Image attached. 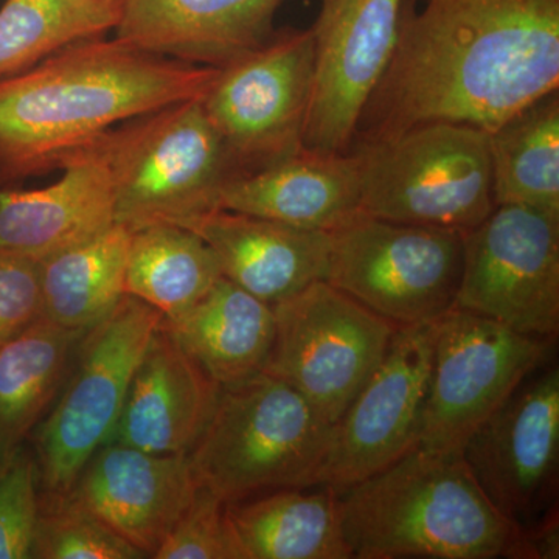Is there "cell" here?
<instances>
[{
  "mask_svg": "<svg viewBox=\"0 0 559 559\" xmlns=\"http://www.w3.org/2000/svg\"><path fill=\"white\" fill-rule=\"evenodd\" d=\"M558 87L559 0H406L353 145L439 121L491 132Z\"/></svg>",
  "mask_w": 559,
  "mask_h": 559,
  "instance_id": "6da1fadb",
  "label": "cell"
},
{
  "mask_svg": "<svg viewBox=\"0 0 559 559\" xmlns=\"http://www.w3.org/2000/svg\"><path fill=\"white\" fill-rule=\"evenodd\" d=\"M218 72L100 36L0 80V187L60 170L124 121L204 97Z\"/></svg>",
  "mask_w": 559,
  "mask_h": 559,
  "instance_id": "7a4b0ae2",
  "label": "cell"
},
{
  "mask_svg": "<svg viewBox=\"0 0 559 559\" xmlns=\"http://www.w3.org/2000/svg\"><path fill=\"white\" fill-rule=\"evenodd\" d=\"M355 559L525 558L524 530L485 495L462 452L417 447L337 491Z\"/></svg>",
  "mask_w": 559,
  "mask_h": 559,
  "instance_id": "3957f363",
  "label": "cell"
},
{
  "mask_svg": "<svg viewBox=\"0 0 559 559\" xmlns=\"http://www.w3.org/2000/svg\"><path fill=\"white\" fill-rule=\"evenodd\" d=\"M334 426L288 382L260 371L221 385L190 451L194 477L226 503L285 488L318 487Z\"/></svg>",
  "mask_w": 559,
  "mask_h": 559,
  "instance_id": "277c9868",
  "label": "cell"
},
{
  "mask_svg": "<svg viewBox=\"0 0 559 559\" xmlns=\"http://www.w3.org/2000/svg\"><path fill=\"white\" fill-rule=\"evenodd\" d=\"M91 145L109 170L114 219L131 231L186 229L218 209L224 183L240 175L201 98L124 121Z\"/></svg>",
  "mask_w": 559,
  "mask_h": 559,
  "instance_id": "5b68a950",
  "label": "cell"
},
{
  "mask_svg": "<svg viewBox=\"0 0 559 559\" xmlns=\"http://www.w3.org/2000/svg\"><path fill=\"white\" fill-rule=\"evenodd\" d=\"M360 212L392 223L466 231L496 207L489 132L426 123L395 138L358 143Z\"/></svg>",
  "mask_w": 559,
  "mask_h": 559,
  "instance_id": "8992f818",
  "label": "cell"
},
{
  "mask_svg": "<svg viewBox=\"0 0 559 559\" xmlns=\"http://www.w3.org/2000/svg\"><path fill=\"white\" fill-rule=\"evenodd\" d=\"M160 311L127 296L81 337L64 384L32 433L40 491L68 495L94 457L112 439L128 389Z\"/></svg>",
  "mask_w": 559,
  "mask_h": 559,
  "instance_id": "52a82bcc",
  "label": "cell"
},
{
  "mask_svg": "<svg viewBox=\"0 0 559 559\" xmlns=\"http://www.w3.org/2000/svg\"><path fill=\"white\" fill-rule=\"evenodd\" d=\"M463 234L356 213L330 231L325 282L396 325L440 319L455 305Z\"/></svg>",
  "mask_w": 559,
  "mask_h": 559,
  "instance_id": "ba28073f",
  "label": "cell"
},
{
  "mask_svg": "<svg viewBox=\"0 0 559 559\" xmlns=\"http://www.w3.org/2000/svg\"><path fill=\"white\" fill-rule=\"evenodd\" d=\"M275 336L263 371L336 425L366 384L400 325L381 318L325 280L272 305Z\"/></svg>",
  "mask_w": 559,
  "mask_h": 559,
  "instance_id": "9c48e42d",
  "label": "cell"
},
{
  "mask_svg": "<svg viewBox=\"0 0 559 559\" xmlns=\"http://www.w3.org/2000/svg\"><path fill=\"white\" fill-rule=\"evenodd\" d=\"M550 340L452 307L437 322L419 447L462 452L466 441L544 366Z\"/></svg>",
  "mask_w": 559,
  "mask_h": 559,
  "instance_id": "30bf717a",
  "label": "cell"
},
{
  "mask_svg": "<svg viewBox=\"0 0 559 559\" xmlns=\"http://www.w3.org/2000/svg\"><path fill=\"white\" fill-rule=\"evenodd\" d=\"M314 84L312 31L275 33L219 68L201 98L240 173L260 170L304 146Z\"/></svg>",
  "mask_w": 559,
  "mask_h": 559,
  "instance_id": "8fae6325",
  "label": "cell"
},
{
  "mask_svg": "<svg viewBox=\"0 0 559 559\" xmlns=\"http://www.w3.org/2000/svg\"><path fill=\"white\" fill-rule=\"evenodd\" d=\"M454 307L527 336L554 340L559 330V218L496 205L463 231L462 277Z\"/></svg>",
  "mask_w": 559,
  "mask_h": 559,
  "instance_id": "7c38bea8",
  "label": "cell"
},
{
  "mask_svg": "<svg viewBox=\"0 0 559 559\" xmlns=\"http://www.w3.org/2000/svg\"><path fill=\"white\" fill-rule=\"evenodd\" d=\"M437 322L399 326L384 359L334 425L319 485L341 491L419 447Z\"/></svg>",
  "mask_w": 559,
  "mask_h": 559,
  "instance_id": "4fadbf2b",
  "label": "cell"
},
{
  "mask_svg": "<svg viewBox=\"0 0 559 559\" xmlns=\"http://www.w3.org/2000/svg\"><path fill=\"white\" fill-rule=\"evenodd\" d=\"M406 0H322L305 148L349 153L399 40Z\"/></svg>",
  "mask_w": 559,
  "mask_h": 559,
  "instance_id": "5bb4252c",
  "label": "cell"
},
{
  "mask_svg": "<svg viewBox=\"0 0 559 559\" xmlns=\"http://www.w3.org/2000/svg\"><path fill=\"white\" fill-rule=\"evenodd\" d=\"M485 495L518 527L554 506L559 459L558 367L527 378L462 450Z\"/></svg>",
  "mask_w": 559,
  "mask_h": 559,
  "instance_id": "9a60e30c",
  "label": "cell"
},
{
  "mask_svg": "<svg viewBox=\"0 0 559 559\" xmlns=\"http://www.w3.org/2000/svg\"><path fill=\"white\" fill-rule=\"evenodd\" d=\"M189 455H162L109 441L69 495L121 539L153 558L197 495Z\"/></svg>",
  "mask_w": 559,
  "mask_h": 559,
  "instance_id": "2e32d148",
  "label": "cell"
},
{
  "mask_svg": "<svg viewBox=\"0 0 559 559\" xmlns=\"http://www.w3.org/2000/svg\"><path fill=\"white\" fill-rule=\"evenodd\" d=\"M285 0H121L117 36L150 53L224 68L275 35Z\"/></svg>",
  "mask_w": 559,
  "mask_h": 559,
  "instance_id": "e0dca14e",
  "label": "cell"
},
{
  "mask_svg": "<svg viewBox=\"0 0 559 559\" xmlns=\"http://www.w3.org/2000/svg\"><path fill=\"white\" fill-rule=\"evenodd\" d=\"M219 389L160 322L134 371L110 441L151 454L189 455Z\"/></svg>",
  "mask_w": 559,
  "mask_h": 559,
  "instance_id": "ac0fdd59",
  "label": "cell"
},
{
  "mask_svg": "<svg viewBox=\"0 0 559 559\" xmlns=\"http://www.w3.org/2000/svg\"><path fill=\"white\" fill-rule=\"evenodd\" d=\"M57 182L38 190L0 187V250L36 261L116 224L105 160L92 145L62 162Z\"/></svg>",
  "mask_w": 559,
  "mask_h": 559,
  "instance_id": "d6986e66",
  "label": "cell"
},
{
  "mask_svg": "<svg viewBox=\"0 0 559 559\" xmlns=\"http://www.w3.org/2000/svg\"><path fill=\"white\" fill-rule=\"evenodd\" d=\"M218 209L331 231L360 212L358 160L353 153L305 148L224 183Z\"/></svg>",
  "mask_w": 559,
  "mask_h": 559,
  "instance_id": "ffe728a7",
  "label": "cell"
},
{
  "mask_svg": "<svg viewBox=\"0 0 559 559\" xmlns=\"http://www.w3.org/2000/svg\"><path fill=\"white\" fill-rule=\"evenodd\" d=\"M186 229L207 242L224 277L266 304L325 280L330 231L301 229L226 209H213Z\"/></svg>",
  "mask_w": 559,
  "mask_h": 559,
  "instance_id": "44dd1931",
  "label": "cell"
},
{
  "mask_svg": "<svg viewBox=\"0 0 559 559\" xmlns=\"http://www.w3.org/2000/svg\"><path fill=\"white\" fill-rule=\"evenodd\" d=\"M162 326L219 385L260 373L275 336L274 307L221 277L190 310Z\"/></svg>",
  "mask_w": 559,
  "mask_h": 559,
  "instance_id": "7402d4cb",
  "label": "cell"
},
{
  "mask_svg": "<svg viewBox=\"0 0 559 559\" xmlns=\"http://www.w3.org/2000/svg\"><path fill=\"white\" fill-rule=\"evenodd\" d=\"M227 516L245 559H352L337 491L326 485L227 503Z\"/></svg>",
  "mask_w": 559,
  "mask_h": 559,
  "instance_id": "603a6c76",
  "label": "cell"
},
{
  "mask_svg": "<svg viewBox=\"0 0 559 559\" xmlns=\"http://www.w3.org/2000/svg\"><path fill=\"white\" fill-rule=\"evenodd\" d=\"M86 331L40 318L0 345V473L46 417Z\"/></svg>",
  "mask_w": 559,
  "mask_h": 559,
  "instance_id": "cb8c5ba5",
  "label": "cell"
},
{
  "mask_svg": "<svg viewBox=\"0 0 559 559\" xmlns=\"http://www.w3.org/2000/svg\"><path fill=\"white\" fill-rule=\"evenodd\" d=\"M132 231L121 224L39 261L43 318L73 330H90L109 314L124 293Z\"/></svg>",
  "mask_w": 559,
  "mask_h": 559,
  "instance_id": "d4e9b609",
  "label": "cell"
},
{
  "mask_svg": "<svg viewBox=\"0 0 559 559\" xmlns=\"http://www.w3.org/2000/svg\"><path fill=\"white\" fill-rule=\"evenodd\" d=\"M495 205L559 218V94L525 106L489 132Z\"/></svg>",
  "mask_w": 559,
  "mask_h": 559,
  "instance_id": "484cf974",
  "label": "cell"
},
{
  "mask_svg": "<svg viewBox=\"0 0 559 559\" xmlns=\"http://www.w3.org/2000/svg\"><path fill=\"white\" fill-rule=\"evenodd\" d=\"M221 277L215 252L193 230L151 224L132 231L124 293L165 319L190 310Z\"/></svg>",
  "mask_w": 559,
  "mask_h": 559,
  "instance_id": "4316f807",
  "label": "cell"
},
{
  "mask_svg": "<svg viewBox=\"0 0 559 559\" xmlns=\"http://www.w3.org/2000/svg\"><path fill=\"white\" fill-rule=\"evenodd\" d=\"M120 3L5 0L0 9V80L17 75L80 40L116 31Z\"/></svg>",
  "mask_w": 559,
  "mask_h": 559,
  "instance_id": "83f0119b",
  "label": "cell"
},
{
  "mask_svg": "<svg viewBox=\"0 0 559 559\" xmlns=\"http://www.w3.org/2000/svg\"><path fill=\"white\" fill-rule=\"evenodd\" d=\"M36 559H139V549L106 527L69 495L40 491L33 539Z\"/></svg>",
  "mask_w": 559,
  "mask_h": 559,
  "instance_id": "f1b7e54d",
  "label": "cell"
},
{
  "mask_svg": "<svg viewBox=\"0 0 559 559\" xmlns=\"http://www.w3.org/2000/svg\"><path fill=\"white\" fill-rule=\"evenodd\" d=\"M153 558L245 559L230 527L227 503L200 485Z\"/></svg>",
  "mask_w": 559,
  "mask_h": 559,
  "instance_id": "f546056e",
  "label": "cell"
},
{
  "mask_svg": "<svg viewBox=\"0 0 559 559\" xmlns=\"http://www.w3.org/2000/svg\"><path fill=\"white\" fill-rule=\"evenodd\" d=\"M39 499L38 463L22 448L0 473V559L32 558Z\"/></svg>",
  "mask_w": 559,
  "mask_h": 559,
  "instance_id": "4dcf8cb0",
  "label": "cell"
},
{
  "mask_svg": "<svg viewBox=\"0 0 559 559\" xmlns=\"http://www.w3.org/2000/svg\"><path fill=\"white\" fill-rule=\"evenodd\" d=\"M43 318L39 261L0 250V345Z\"/></svg>",
  "mask_w": 559,
  "mask_h": 559,
  "instance_id": "1f68e13d",
  "label": "cell"
},
{
  "mask_svg": "<svg viewBox=\"0 0 559 559\" xmlns=\"http://www.w3.org/2000/svg\"><path fill=\"white\" fill-rule=\"evenodd\" d=\"M100 2L120 3V2H121V0H100Z\"/></svg>",
  "mask_w": 559,
  "mask_h": 559,
  "instance_id": "d6a6232c",
  "label": "cell"
},
{
  "mask_svg": "<svg viewBox=\"0 0 559 559\" xmlns=\"http://www.w3.org/2000/svg\"><path fill=\"white\" fill-rule=\"evenodd\" d=\"M411 2H415V0H411Z\"/></svg>",
  "mask_w": 559,
  "mask_h": 559,
  "instance_id": "836d02e7",
  "label": "cell"
}]
</instances>
